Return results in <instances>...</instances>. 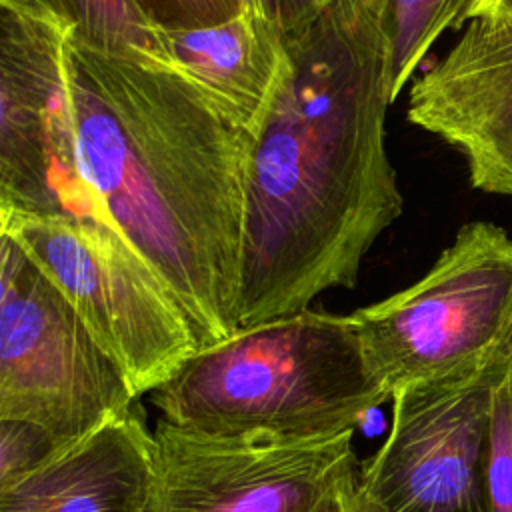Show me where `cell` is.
<instances>
[{
    "mask_svg": "<svg viewBox=\"0 0 512 512\" xmlns=\"http://www.w3.org/2000/svg\"><path fill=\"white\" fill-rule=\"evenodd\" d=\"M284 38L290 68L250 154L238 330L352 288L404 204L386 150L388 0H334Z\"/></svg>",
    "mask_w": 512,
    "mask_h": 512,
    "instance_id": "6da1fadb",
    "label": "cell"
},
{
    "mask_svg": "<svg viewBox=\"0 0 512 512\" xmlns=\"http://www.w3.org/2000/svg\"><path fill=\"white\" fill-rule=\"evenodd\" d=\"M76 174L150 264L200 348L232 336L254 138L182 72L66 46Z\"/></svg>",
    "mask_w": 512,
    "mask_h": 512,
    "instance_id": "7a4b0ae2",
    "label": "cell"
},
{
    "mask_svg": "<svg viewBox=\"0 0 512 512\" xmlns=\"http://www.w3.org/2000/svg\"><path fill=\"white\" fill-rule=\"evenodd\" d=\"M150 400L196 434L314 438L354 430L388 396L350 314L306 308L198 348Z\"/></svg>",
    "mask_w": 512,
    "mask_h": 512,
    "instance_id": "3957f363",
    "label": "cell"
},
{
    "mask_svg": "<svg viewBox=\"0 0 512 512\" xmlns=\"http://www.w3.org/2000/svg\"><path fill=\"white\" fill-rule=\"evenodd\" d=\"M350 320L388 400L494 364L512 326V238L490 222L464 224L422 278Z\"/></svg>",
    "mask_w": 512,
    "mask_h": 512,
    "instance_id": "277c9868",
    "label": "cell"
},
{
    "mask_svg": "<svg viewBox=\"0 0 512 512\" xmlns=\"http://www.w3.org/2000/svg\"><path fill=\"white\" fill-rule=\"evenodd\" d=\"M0 234L64 294L138 398L166 384L198 352L192 322L174 294L110 222L0 212Z\"/></svg>",
    "mask_w": 512,
    "mask_h": 512,
    "instance_id": "5b68a950",
    "label": "cell"
},
{
    "mask_svg": "<svg viewBox=\"0 0 512 512\" xmlns=\"http://www.w3.org/2000/svg\"><path fill=\"white\" fill-rule=\"evenodd\" d=\"M0 420L60 446L128 412L138 396L64 294L0 234Z\"/></svg>",
    "mask_w": 512,
    "mask_h": 512,
    "instance_id": "8992f818",
    "label": "cell"
},
{
    "mask_svg": "<svg viewBox=\"0 0 512 512\" xmlns=\"http://www.w3.org/2000/svg\"><path fill=\"white\" fill-rule=\"evenodd\" d=\"M148 512H328L358 468L354 430L208 436L156 424Z\"/></svg>",
    "mask_w": 512,
    "mask_h": 512,
    "instance_id": "52a82bcc",
    "label": "cell"
},
{
    "mask_svg": "<svg viewBox=\"0 0 512 512\" xmlns=\"http://www.w3.org/2000/svg\"><path fill=\"white\" fill-rule=\"evenodd\" d=\"M70 34L40 4L0 0V212L104 220L74 164L64 96Z\"/></svg>",
    "mask_w": 512,
    "mask_h": 512,
    "instance_id": "ba28073f",
    "label": "cell"
},
{
    "mask_svg": "<svg viewBox=\"0 0 512 512\" xmlns=\"http://www.w3.org/2000/svg\"><path fill=\"white\" fill-rule=\"evenodd\" d=\"M498 378L494 362L396 392L388 438L358 468L362 490L386 512H484V452Z\"/></svg>",
    "mask_w": 512,
    "mask_h": 512,
    "instance_id": "9c48e42d",
    "label": "cell"
},
{
    "mask_svg": "<svg viewBox=\"0 0 512 512\" xmlns=\"http://www.w3.org/2000/svg\"><path fill=\"white\" fill-rule=\"evenodd\" d=\"M406 116L464 156L474 188L512 196V18H470L412 82Z\"/></svg>",
    "mask_w": 512,
    "mask_h": 512,
    "instance_id": "30bf717a",
    "label": "cell"
},
{
    "mask_svg": "<svg viewBox=\"0 0 512 512\" xmlns=\"http://www.w3.org/2000/svg\"><path fill=\"white\" fill-rule=\"evenodd\" d=\"M154 432L136 402L122 416L0 482V512H148Z\"/></svg>",
    "mask_w": 512,
    "mask_h": 512,
    "instance_id": "8fae6325",
    "label": "cell"
},
{
    "mask_svg": "<svg viewBox=\"0 0 512 512\" xmlns=\"http://www.w3.org/2000/svg\"><path fill=\"white\" fill-rule=\"evenodd\" d=\"M162 38L172 68L254 138L290 68L284 34L250 6L216 26L162 30Z\"/></svg>",
    "mask_w": 512,
    "mask_h": 512,
    "instance_id": "7c38bea8",
    "label": "cell"
},
{
    "mask_svg": "<svg viewBox=\"0 0 512 512\" xmlns=\"http://www.w3.org/2000/svg\"><path fill=\"white\" fill-rule=\"evenodd\" d=\"M40 4L58 14L70 28V38L90 50L158 62L172 68L162 30H158L134 0H16Z\"/></svg>",
    "mask_w": 512,
    "mask_h": 512,
    "instance_id": "4fadbf2b",
    "label": "cell"
},
{
    "mask_svg": "<svg viewBox=\"0 0 512 512\" xmlns=\"http://www.w3.org/2000/svg\"><path fill=\"white\" fill-rule=\"evenodd\" d=\"M476 0H388L390 98L406 88L434 42L468 22Z\"/></svg>",
    "mask_w": 512,
    "mask_h": 512,
    "instance_id": "5bb4252c",
    "label": "cell"
},
{
    "mask_svg": "<svg viewBox=\"0 0 512 512\" xmlns=\"http://www.w3.org/2000/svg\"><path fill=\"white\" fill-rule=\"evenodd\" d=\"M484 512H512V376L492 392L484 452Z\"/></svg>",
    "mask_w": 512,
    "mask_h": 512,
    "instance_id": "9a60e30c",
    "label": "cell"
},
{
    "mask_svg": "<svg viewBox=\"0 0 512 512\" xmlns=\"http://www.w3.org/2000/svg\"><path fill=\"white\" fill-rule=\"evenodd\" d=\"M158 30H190L228 22L250 6L252 0H134Z\"/></svg>",
    "mask_w": 512,
    "mask_h": 512,
    "instance_id": "2e32d148",
    "label": "cell"
},
{
    "mask_svg": "<svg viewBox=\"0 0 512 512\" xmlns=\"http://www.w3.org/2000/svg\"><path fill=\"white\" fill-rule=\"evenodd\" d=\"M0 428V482L30 470L62 448L46 432L24 422L0 420Z\"/></svg>",
    "mask_w": 512,
    "mask_h": 512,
    "instance_id": "e0dca14e",
    "label": "cell"
},
{
    "mask_svg": "<svg viewBox=\"0 0 512 512\" xmlns=\"http://www.w3.org/2000/svg\"><path fill=\"white\" fill-rule=\"evenodd\" d=\"M258 12L282 34H290L318 18L334 0H252Z\"/></svg>",
    "mask_w": 512,
    "mask_h": 512,
    "instance_id": "ac0fdd59",
    "label": "cell"
},
{
    "mask_svg": "<svg viewBox=\"0 0 512 512\" xmlns=\"http://www.w3.org/2000/svg\"><path fill=\"white\" fill-rule=\"evenodd\" d=\"M360 468V464H358ZM358 468H354L338 488L332 512H386L380 504H376L358 482Z\"/></svg>",
    "mask_w": 512,
    "mask_h": 512,
    "instance_id": "d6986e66",
    "label": "cell"
},
{
    "mask_svg": "<svg viewBox=\"0 0 512 512\" xmlns=\"http://www.w3.org/2000/svg\"><path fill=\"white\" fill-rule=\"evenodd\" d=\"M476 16H506L512 18V0H476L468 20Z\"/></svg>",
    "mask_w": 512,
    "mask_h": 512,
    "instance_id": "ffe728a7",
    "label": "cell"
},
{
    "mask_svg": "<svg viewBox=\"0 0 512 512\" xmlns=\"http://www.w3.org/2000/svg\"><path fill=\"white\" fill-rule=\"evenodd\" d=\"M496 368L500 370L502 376H512V326L506 334V340L498 352V358H496Z\"/></svg>",
    "mask_w": 512,
    "mask_h": 512,
    "instance_id": "44dd1931",
    "label": "cell"
},
{
    "mask_svg": "<svg viewBox=\"0 0 512 512\" xmlns=\"http://www.w3.org/2000/svg\"><path fill=\"white\" fill-rule=\"evenodd\" d=\"M332 506H334V504H332ZM328 512H332V508H330V510H328Z\"/></svg>",
    "mask_w": 512,
    "mask_h": 512,
    "instance_id": "7402d4cb",
    "label": "cell"
}]
</instances>
